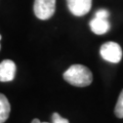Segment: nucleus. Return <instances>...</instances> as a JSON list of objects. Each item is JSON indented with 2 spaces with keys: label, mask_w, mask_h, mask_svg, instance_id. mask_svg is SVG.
<instances>
[{
  "label": "nucleus",
  "mask_w": 123,
  "mask_h": 123,
  "mask_svg": "<svg viewBox=\"0 0 123 123\" xmlns=\"http://www.w3.org/2000/svg\"><path fill=\"white\" fill-rule=\"evenodd\" d=\"M55 11V0H35L34 13L39 20H48Z\"/></svg>",
  "instance_id": "nucleus-3"
},
{
  "label": "nucleus",
  "mask_w": 123,
  "mask_h": 123,
  "mask_svg": "<svg viewBox=\"0 0 123 123\" xmlns=\"http://www.w3.org/2000/svg\"><path fill=\"white\" fill-rule=\"evenodd\" d=\"M92 0H67L68 8L76 17L86 14L91 8Z\"/></svg>",
  "instance_id": "nucleus-4"
},
{
  "label": "nucleus",
  "mask_w": 123,
  "mask_h": 123,
  "mask_svg": "<svg viewBox=\"0 0 123 123\" xmlns=\"http://www.w3.org/2000/svg\"><path fill=\"white\" fill-rule=\"evenodd\" d=\"M109 15H110V12L107 9H98L97 12H95L94 17L95 18H106V20H108Z\"/></svg>",
  "instance_id": "nucleus-10"
},
{
  "label": "nucleus",
  "mask_w": 123,
  "mask_h": 123,
  "mask_svg": "<svg viewBox=\"0 0 123 123\" xmlns=\"http://www.w3.org/2000/svg\"><path fill=\"white\" fill-rule=\"evenodd\" d=\"M0 40H1V35H0ZM0 48H1V46H0Z\"/></svg>",
  "instance_id": "nucleus-12"
},
{
  "label": "nucleus",
  "mask_w": 123,
  "mask_h": 123,
  "mask_svg": "<svg viewBox=\"0 0 123 123\" xmlns=\"http://www.w3.org/2000/svg\"><path fill=\"white\" fill-rule=\"evenodd\" d=\"M10 104L4 94L0 93V123H4L9 117Z\"/></svg>",
  "instance_id": "nucleus-7"
},
{
  "label": "nucleus",
  "mask_w": 123,
  "mask_h": 123,
  "mask_svg": "<svg viewBox=\"0 0 123 123\" xmlns=\"http://www.w3.org/2000/svg\"><path fill=\"white\" fill-rule=\"evenodd\" d=\"M115 115L118 118H123V90L119 95L116 107H115Z\"/></svg>",
  "instance_id": "nucleus-8"
},
{
  "label": "nucleus",
  "mask_w": 123,
  "mask_h": 123,
  "mask_svg": "<svg viewBox=\"0 0 123 123\" xmlns=\"http://www.w3.org/2000/svg\"><path fill=\"white\" fill-rule=\"evenodd\" d=\"M51 119H52V123H69L68 119L63 118L59 113H53Z\"/></svg>",
  "instance_id": "nucleus-9"
},
{
  "label": "nucleus",
  "mask_w": 123,
  "mask_h": 123,
  "mask_svg": "<svg viewBox=\"0 0 123 123\" xmlns=\"http://www.w3.org/2000/svg\"><path fill=\"white\" fill-rule=\"evenodd\" d=\"M64 79L71 85L77 87H85L92 82V73L83 65H72L64 73Z\"/></svg>",
  "instance_id": "nucleus-1"
},
{
  "label": "nucleus",
  "mask_w": 123,
  "mask_h": 123,
  "mask_svg": "<svg viewBox=\"0 0 123 123\" xmlns=\"http://www.w3.org/2000/svg\"><path fill=\"white\" fill-rule=\"evenodd\" d=\"M31 123H48V122H41L39 119H33L32 120V122Z\"/></svg>",
  "instance_id": "nucleus-11"
},
{
  "label": "nucleus",
  "mask_w": 123,
  "mask_h": 123,
  "mask_svg": "<svg viewBox=\"0 0 123 123\" xmlns=\"http://www.w3.org/2000/svg\"><path fill=\"white\" fill-rule=\"evenodd\" d=\"M17 66L12 61L4 60L0 63V81L9 82L12 81L15 76Z\"/></svg>",
  "instance_id": "nucleus-5"
},
{
  "label": "nucleus",
  "mask_w": 123,
  "mask_h": 123,
  "mask_svg": "<svg viewBox=\"0 0 123 123\" xmlns=\"http://www.w3.org/2000/svg\"><path fill=\"white\" fill-rule=\"evenodd\" d=\"M90 29L94 34L97 35H103L107 33L110 30V23L106 18H93L89 23Z\"/></svg>",
  "instance_id": "nucleus-6"
},
{
  "label": "nucleus",
  "mask_w": 123,
  "mask_h": 123,
  "mask_svg": "<svg viewBox=\"0 0 123 123\" xmlns=\"http://www.w3.org/2000/svg\"><path fill=\"white\" fill-rule=\"evenodd\" d=\"M99 53L105 61L113 64L119 63L122 59V49L120 45L113 41L103 44L99 49Z\"/></svg>",
  "instance_id": "nucleus-2"
}]
</instances>
